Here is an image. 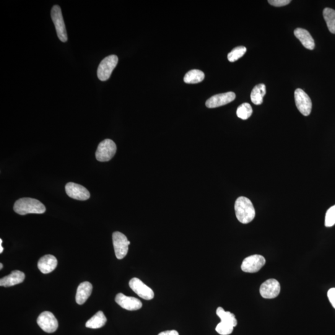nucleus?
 <instances>
[{
    "label": "nucleus",
    "mask_w": 335,
    "mask_h": 335,
    "mask_svg": "<svg viewBox=\"0 0 335 335\" xmlns=\"http://www.w3.org/2000/svg\"><path fill=\"white\" fill-rule=\"evenodd\" d=\"M233 328L234 327L230 325V324L220 321L215 328V330L220 334L228 335L232 333Z\"/></svg>",
    "instance_id": "a878e982"
},
{
    "label": "nucleus",
    "mask_w": 335,
    "mask_h": 335,
    "mask_svg": "<svg viewBox=\"0 0 335 335\" xmlns=\"http://www.w3.org/2000/svg\"><path fill=\"white\" fill-rule=\"evenodd\" d=\"M66 191L70 197L79 201H86L90 197L89 191L84 186L72 182L66 184Z\"/></svg>",
    "instance_id": "f8f14e48"
},
{
    "label": "nucleus",
    "mask_w": 335,
    "mask_h": 335,
    "mask_svg": "<svg viewBox=\"0 0 335 335\" xmlns=\"http://www.w3.org/2000/svg\"><path fill=\"white\" fill-rule=\"evenodd\" d=\"M246 48L244 46L237 47L228 54V60L230 62H234L242 57L246 53Z\"/></svg>",
    "instance_id": "393cba45"
},
{
    "label": "nucleus",
    "mask_w": 335,
    "mask_h": 335,
    "mask_svg": "<svg viewBox=\"0 0 335 335\" xmlns=\"http://www.w3.org/2000/svg\"><path fill=\"white\" fill-rule=\"evenodd\" d=\"M327 295H328L329 302L335 309V288H331L329 289Z\"/></svg>",
    "instance_id": "c85d7f7f"
},
{
    "label": "nucleus",
    "mask_w": 335,
    "mask_h": 335,
    "mask_svg": "<svg viewBox=\"0 0 335 335\" xmlns=\"http://www.w3.org/2000/svg\"><path fill=\"white\" fill-rule=\"evenodd\" d=\"M0 267H0V269H2L3 267H4V265H3L2 263L0 264Z\"/></svg>",
    "instance_id": "2f4dec72"
},
{
    "label": "nucleus",
    "mask_w": 335,
    "mask_h": 335,
    "mask_svg": "<svg viewBox=\"0 0 335 335\" xmlns=\"http://www.w3.org/2000/svg\"><path fill=\"white\" fill-rule=\"evenodd\" d=\"M323 15L329 32L335 34V10L326 8L323 10Z\"/></svg>",
    "instance_id": "5701e85b"
},
{
    "label": "nucleus",
    "mask_w": 335,
    "mask_h": 335,
    "mask_svg": "<svg viewBox=\"0 0 335 335\" xmlns=\"http://www.w3.org/2000/svg\"><path fill=\"white\" fill-rule=\"evenodd\" d=\"M235 210L239 222L243 224L251 222L255 217L253 205L247 197L241 196L236 200Z\"/></svg>",
    "instance_id": "f03ea898"
},
{
    "label": "nucleus",
    "mask_w": 335,
    "mask_h": 335,
    "mask_svg": "<svg viewBox=\"0 0 335 335\" xmlns=\"http://www.w3.org/2000/svg\"><path fill=\"white\" fill-rule=\"evenodd\" d=\"M51 18L54 26H55L57 35L59 40L63 43H66L68 40V36L65 25L61 7L59 5H54L51 10Z\"/></svg>",
    "instance_id": "7ed1b4c3"
},
{
    "label": "nucleus",
    "mask_w": 335,
    "mask_h": 335,
    "mask_svg": "<svg viewBox=\"0 0 335 335\" xmlns=\"http://www.w3.org/2000/svg\"><path fill=\"white\" fill-rule=\"evenodd\" d=\"M236 95L233 92H227L218 94L210 97L207 100L206 106L209 108H215L227 105L235 100Z\"/></svg>",
    "instance_id": "4468645a"
},
{
    "label": "nucleus",
    "mask_w": 335,
    "mask_h": 335,
    "mask_svg": "<svg viewBox=\"0 0 335 335\" xmlns=\"http://www.w3.org/2000/svg\"><path fill=\"white\" fill-rule=\"evenodd\" d=\"M107 321L105 314L102 311H99L94 316L88 320L86 323V326L87 328L92 329L100 328L101 327L105 326V324Z\"/></svg>",
    "instance_id": "6ab92c4d"
},
{
    "label": "nucleus",
    "mask_w": 335,
    "mask_h": 335,
    "mask_svg": "<svg viewBox=\"0 0 335 335\" xmlns=\"http://www.w3.org/2000/svg\"><path fill=\"white\" fill-rule=\"evenodd\" d=\"M57 259L52 254H47L39 260L38 266L39 269L43 274H49L53 272L57 266Z\"/></svg>",
    "instance_id": "2eb2a0df"
},
{
    "label": "nucleus",
    "mask_w": 335,
    "mask_h": 335,
    "mask_svg": "<svg viewBox=\"0 0 335 335\" xmlns=\"http://www.w3.org/2000/svg\"><path fill=\"white\" fill-rule=\"evenodd\" d=\"M291 2L290 0H269L268 3L272 6L281 7L286 6Z\"/></svg>",
    "instance_id": "cd10ccee"
},
{
    "label": "nucleus",
    "mask_w": 335,
    "mask_h": 335,
    "mask_svg": "<svg viewBox=\"0 0 335 335\" xmlns=\"http://www.w3.org/2000/svg\"><path fill=\"white\" fill-rule=\"evenodd\" d=\"M158 335H179L178 332L176 330H168L161 332Z\"/></svg>",
    "instance_id": "c756f323"
},
{
    "label": "nucleus",
    "mask_w": 335,
    "mask_h": 335,
    "mask_svg": "<svg viewBox=\"0 0 335 335\" xmlns=\"http://www.w3.org/2000/svg\"><path fill=\"white\" fill-rule=\"evenodd\" d=\"M92 290L93 285L90 282L85 281L81 283L78 287L76 294V302L78 304H84L92 294Z\"/></svg>",
    "instance_id": "f3484780"
},
{
    "label": "nucleus",
    "mask_w": 335,
    "mask_h": 335,
    "mask_svg": "<svg viewBox=\"0 0 335 335\" xmlns=\"http://www.w3.org/2000/svg\"><path fill=\"white\" fill-rule=\"evenodd\" d=\"M37 323L43 331L49 333L55 332L59 326L58 321L56 316L48 311H44L40 314L38 318Z\"/></svg>",
    "instance_id": "1a4fd4ad"
},
{
    "label": "nucleus",
    "mask_w": 335,
    "mask_h": 335,
    "mask_svg": "<svg viewBox=\"0 0 335 335\" xmlns=\"http://www.w3.org/2000/svg\"><path fill=\"white\" fill-rule=\"evenodd\" d=\"M253 110L250 104L245 103L241 105L237 109V115L239 118L246 120L251 116Z\"/></svg>",
    "instance_id": "b1692460"
},
{
    "label": "nucleus",
    "mask_w": 335,
    "mask_h": 335,
    "mask_svg": "<svg viewBox=\"0 0 335 335\" xmlns=\"http://www.w3.org/2000/svg\"><path fill=\"white\" fill-rule=\"evenodd\" d=\"M25 279L24 272L18 270L12 271L9 276L2 277L0 279V285L4 287H11L14 285L21 284Z\"/></svg>",
    "instance_id": "dca6fc26"
},
{
    "label": "nucleus",
    "mask_w": 335,
    "mask_h": 335,
    "mask_svg": "<svg viewBox=\"0 0 335 335\" xmlns=\"http://www.w3.org/2000/svg\"><path fill=\"white\" fill-rule=\"evenodd\" d=\"M205 75L203 72L199 70H192L185 75L184 82L186 84H195L203 81Z\"/></svg>",
    "instance_id": "412c9836"
},
{
    "label": "nucleus",
    "mask_w": 335,
    "mask_h": 335,
    "mask_svg": "<svg viewBox=\"0 0 335 335\" xmlns=\"http://www.w3.org/2000/svg\"><path fill=\"white\" fill-rule=\"evenodd\" d=\"M294 35L306 49L308 50H313L315 48L313 39L307 30L302 28L295 29Z\"/></svg>",
    "instance_id": "a211bd4d"
},
{
    "label": "nucleus",
    "mask_w": 335,
    "mask_h": 335,
    "mask_svg": "<svg viewBox=\"0 0 335 335\" xmlns=\"http://www.w3.org/2000/svg\"><path fill=\"white\" fill-rule=\"evenodd\" d=\"M294 98L296 106L303 116H308L310 114L312 108V103L307 93L300 88L294 92Z\"/></svg>",
    "instance_id": "6e6552de"
},
{
    "label": "nucleus",
    "mask_w": 335,
    "mask_h": 335,
    "mask_svg": "<svg viewBox=\"0 0 335 335\" xmlns=\"http://www.w3.org/2000/svg\"><path fill=\"white\" fill-rule=\"evenodd\" d=\"M116 150L115 143L111 139H106L99 144L96 152V158L99 162H108L116 154Z\"/></svg>",
    "instance_id": "20e7f679"
},
{
    "label": "nucleus",
    "mask_w": 335,
    "mask_h": 335,
    "mask_svg": "<svg viewBox=\"0 0 335 335\" xmlns=\"http://www.w3.org/2000/svg\"><path fill=\"white\" fill-rule=\"evenodd\" d=\"M216 313L221 321L229 324L233 327L237 325V320L234 314L230 312V311H225L222 307H218Z\"/></svg>",
    "instance_id": "4be33fe9"
},
{
    "label": "nucleus",
    "mask_w": 335,
    "mask_h": 335,
    "mask_svg": "<svg viewBox=\"0 0 335 335\" xmlns=\"http://www.w3.org/2000/svg\"><path fill=\"white\" fill-rule=\"evenodd\" d=\"M113 241L116 258L123 259L128 253L129 245L131 242L127 240L125 235L119 232L113 233Z\"/></svg>",
    "instance_id": "423d86ee"
},
{
    "label": "nucleus",
    "mask_w": 335,
    "mask_h": 335,
    "mask_svg": "<svg viewBox=\"0 0 335 335\" xmlns=\"http://www.w3.org/2000/svg\"><path fill=\"white\" fill-rule=\"evenodd\" d=\"M129 286L140 297L150 300L154 297V292L151 288L145 284L141 280L134 277L129 281Z\"/></svg>",
    "instance_id": "9d476101"
},
{
    "label": "nucleus",
    "mask_w": 335,
    "mask_h": 335,
    "mask_svg": "<svg viewBox=\"0 0 335 335\" xmlns=\"http://www.w3.org/2000/svg\"><path fill=\"white\" fill-rule=\"evenodd\" d=\"M118 63V57L111 55L105 57L99 65L97 75L101 81L105 82L110 79L112 72Z\"/></svg>",
    "instance_id": "39448f33"
},
{
    "label": "nucleus",
    "mask_w": 335,
    "mask_h": 335,
    "mask_svg": "<svg viewBox=\"0 0 335 335\" xmlns=\"http://www.w3.org/2000/svg\"><path fill=\"white\" fill-rule=\"evenodd\" d=\"M14 210L17 214L25 215L28 214H44L46 207L38 200L30 197L20 199L15 202Z\"/></svg>",
    "instance_id": "f257e3e1"
},
{
    "label": "nucleus",
    "mask_w": 335,
    "mask_h": 335,
    "mask_svg": "<svg viewBox=\"0 0 335 335\" xmlns=\"http://www.w3.org/2000/svg\"><path fill=\"white\" fill-rule=\"evenodd\" d=\"M280 291L279 282L274 279H269L261 285L259 292L264 298L271 299L279 295Z\"/></svg>",
    "instance_id": "9b49d317"
},
{
    "label": "nucleus",
    "mask_w": 335,
    "mask_h": 335,
    "mask_svg": "<svg viewBox=\"0 0 335 335\" xmlns=\"http://www.w3.org/2000/svg\"><path fill=\"white\" fill-rule=\"evenodd\" d=\"M2 243L3 241L1 239V240H0V253H2V252L4 251V248H3L2 246Z\"/></svg>",
    "instance_id": "7c9ffc66"
},
{
    "label": "nucleus",
    "mask_w": 335,
    "mask_h": 335,
    "mask_svg": "<svg viewBox=\"0 0 335 335\" xmlns=\"http://www.w3.org/2000/svg\"><path fill=\"white\" fill-rule=\"evenodd\" d=\"M324 225L326 227H333L335 225V205L327 210Z\"/></svg>",
    "instance_id": "bb28decb"
},
{
    "label": "nucleus",
    "mask_w": 335,
    "mask_h": 335,
    "mask_svg": "<svg viewBox=\"0 0 335 335\" xmlns=\"http://www.w3.org/2000/svg\"><path fill=\"white\" fill-rule=\"evenodd\" d=\"M115 300L119 305L127 310H137L142 307V303L138 298L128 297L122 293L116 295Z\"/></svg>",
    "instance_id": "ddd939ff"
},
{
    "label": "nucleus",
    "mask_w": 335,
    "mask_h": 335,
    "mask_svg": "<svg viewBox=\"0 0 335 335\" xmlns=\"http://www.w3.org/2000/svg\"><path fill=\"white\" fill-rule=\"evenodd\" d=\"M265 263L266 259L263 256L254 254L244 259L241 268L244 272L254 273L258 272Z\"/></svg>",
    "instance_id": "0eeeda50"
},
{
    "label": "nucleus",
    "mask_w": 335,
    "mask_h": 335,
    "mask_svg": "<svg viewBox=\"0 0 335 335\" xmlns=\"http://www.w3.org/2000/svg\"><path fill=\"white\" fill-rule=\"evenodd\" d=\"M266 86L259 84L254 87L251 93V100L254 105H260L263 102V97L266 95Z\"/></svg>",
    "instance_id": "aec40b11"
}]
</instances>
